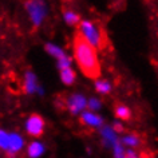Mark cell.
Here are the masks:
<instances>
[{
    "instance_id": "obj_1",
    "label": "cell",
    "mask_w": 158,
    "mask_h": 158,
    "mask_svg": "<svg viewBox=\"0 0 158 158\" xmlns=\"http://www.w3.org/2000/svg\"><path fill=\"white\" fill-rule=\"evenodd\" d=\"M73 50L74 58L82 73L87 78L98 81V78L101 77V64L99 59H98L97 48L79 31L74 35Z\"/></svg>"
},
{
    "instance_id": "obj_7",
    "label": "cell",
    "mask_w": 158,
    "mask_h": 158,
    "mask_svg": "<svg viewBox=\"0 0 158 158\" xmlns=\"http://www.w3.org/2000/svg\"><path fill=\"white\" fill-rule=\"evenodd\" d=\"M102 137L106 142V145H110V146H115L117 143H119V139H118V134L114 131L113 127H103L102 129Z\"/></svg>"
},
{
    "instance_id": "obj_21",
    "label": "cell",
    "mask_w": 158,
    "mask_h": 158,
    "mask_svg": "<svg viewBox=\"0 0 158 158\" xmlns=\"http://www.w3.org/2000/svg\"><path fill=\"white\" fill-rule=\"evenodd\" d=\"M125 158H141V157H139V154H138L134 149H127Z\"/></svg>"
},
{
    "instance_id": "obj_9",
    "label": "cell",
    "mask_w": 158,
    "mask_h": 158,
    "mask_svg": "<svg viewBox=\"0 0 158 158\" xmlns=\"http://www.w3.org/2000/svg\"><path fill=\"white\" fill-rule=\"evenodd\" d=\"M43 152H44V146L39 142H32V143L28 145V149H27V154H28L30 158H38L40 157Z\"/></svg>"
},
{
    "instance_id": "obj_13",
    "label": "cell",
    "mask_w": 158,
    "mask_h": 158,
    "mask_svg": "<svg viewBox=\"0 0 158 158\" xmlns=\"http://www.w3.org/2000/svg\"><path fill=\"white\" fill-rule=\"evenodd\" d=\"M36 89V78L32 73H28L26 75V82H24V91L26 93H34Z\"/></svg>"
},
{
    "instance_id": "obj_3",
    "label": "cell",
    "mask_w": 158,
    "mask_h": 158,
    "mask_svg": "<svg viewBox=\"0 0 158 158\" xmlns=\"http://www.w3.org/2000/svg\"><path fill=\"white\" fill-rule=\"evenodd\" d=\"M26 8L31 16L34 27L36 28V27L42 23L43 18H44V15H46L44 4H43L42 0H28V2L26 3Z\"/></svg>"
},
{
    "instance_id": "obj_15",
    "label": "cell",
    "mask_w": 158,
    "mask_h": 158,
    "mask_svg": "<svg viewBox=\"0 0 158 158\" xmlns=\"http://www.w3.org/2000/svg\"><path fill=\"white\" fill-rule=\"evenodd\" d=\"M64 20L67 24H70V26H77L79 24L82 20H81V18L78 16L77 14H74V12H71V11H64Z\"/></svg>"
},
{
    "instance_id": "obj_2",
    "label": "cell",
    "mask_w": 158,
    "mask_h": 158,
    "mask_svg": "<svg viewBox=\"0 0 158 158\" xmlns=\"http://www.w3.org/2000/svg\"><path fill=\"white\" fill-rule=\"evenodd\" d=\"M79 32L87 39L95 48H105L106 46V36L101 27L95 26L94 23L89 20H82L79 23Z\"/></svg>"
},
{
    "instance_id": "obj_17",
    "label": "cell",
    "mask_w": 158,
    "mask_h": 158,
    "mask_svg": "<svg viewBox=\"0 0 158 158\" xmlns=\"http://www.w3.org/2000/svg\"><path fill=\"white\" fill-rule=\"evenodd\" d=\"M0 149L10 152V134L0 130Z\"/></svg>"
},
{
    "instance_id": "obj_19",
    "label": "cell",
    "mask_w": 158,
    "mask_h": 158,
    "mask_svg": "<svg viewBox=\"0 0 158 158\" xmlns=\"http://www.w3.org/2000/svg\"><path fill=\"white\" fill-rule=\"evenodd\" d=\"M70 62H71V60H70V58L67 56V55H66L64 58L59 59V60H58V66H59V69H60V70H63V69H69L70 64H71Z\"/></svg>"
},
{
    "instance_id": "obj_22",
    "label": "cell",
    "mask_w": 158,
    "mask_h": 158,
    "mask_svg": "<svg viewBox=\"0 0 158 158\" xmlns=\"http://www.w3.org/2000/svg\"><path fill=\"white\" fill-rule=\"evenodd\" d=\"M113 129H114V131H115L117 134H119V133H122V131H123V130H125V127H123V123H121V122H114Z\"/></svg>"
},
{
    "instance_id": "obj_18",
    "label": "cell",
    "mask_w": 158,
    "mask_h": 158,
    "mask_svg": "<svg viewBox=\"0 0 158 158\" xmlns=\"http://www.w3.org/2000/svg\"><path fill=\"white\" fill-rule=\"evenodd\" d=\"M126 152H127V150L125 149V146L122 145V142L117 143V145L113 148V153H114V157H115V158H125Z\"/></svg>"
},
{
    "instance_id": "obj_11",
    "label": "cell",
    "mask_w": 158,
    "mask_h": 158,
    "mask_svg": "<svg viewBox=\"0 0 158 158\" xmlns=\"http://www.w3.org/2000/svg\"><path fill=\"white\" fill-rule=\"evenodd\" d=\"M23 138L18 134H10V153H16L23 148Z\"/></svg>"
},
{
    "instance_id": "obj_16",
    "label": "cell",
    "mask_w": 158,
    "mask_h": 158,
    "mask_svg": "<svg viewBox=\"0 0 158 158\" xmlns=\"http://www.w3.org/2000/svg\"><path fill=\"white\" fill-rule=\"evenodd\" d=\"M46 50L48 51V52L52 55V56H55L59 60V59H62V58H64L66 56V54L63 52V51L60 48H58L56 46H54V44H46Z\"/></svg>"
},
{
    "instance_id": "obj_5",
    "label": "cell",
    "mask_w": 158,
    "mask_h": 158,
    "mask_svg": "<svg viewBox=\"0 0 158 158\" xmlns=\"http://www.w3.org/2000/svg\"><path fill=\"white\" fill-rule=\"evenodd\" d=\"M67 106L73 114H78L86 107V99L82 95H73L67 101Z\"/></svg>"
},
{
    "instance_id": "obj_14",
    "label": "cell",
    "mask_w": 158,
    "mask_h": 158,
    "mask_svg": "<svg viewBox=\"0 0 158 158\" xmlns=\"http://www.w3.org/2000/svg\"><path fill=\"white\" fill-rule=\"evenodd\" d=\"M95 90L99 94H109L111 91V83L106 79H98L95 82Z\"/></svg>"
},
{
    "instance_id": "obj_8",
    "label": "cell",
    "mask_w": 158,
    "mask_h": 158,
    "mask_svg": "<svg viewBox=\"0 0 158 158\" xmlns=\"http://www.w3.org/2000/svg\"><path fill=\"white\" fill-rule=\"evenodd\" d=\"M121 142L125 148L135 149L141 145V138H139V135H137V134H134V133H129V134H126V135L122 137Z\"/></svg>"
},
{
    "instance_id": "obj_10",
    "label": "cell",
    "mask_w": 158,
    "mask_h": 158,
    "mask_svg": "<svg viewBox=\"0 0 158 158\" xmlns=\"http://www.w3.org/2000/svg\"><path fill=\"white\" fill-rule=\"evenodd\" d=\"M114 113H115V117L121 121H129L131 118V110L126 105H118L114 110Z\"/></svg>"
},
{
    "instance_id": "obj_6",
    "label": "cell",
    "mask_w": 158,
    "mask_h": 158,
    "mask_svg": "<svg viewBox=\"0 0 158 158\" xmlns=\"http://www.w3.org/2000/svg\"><path fill=\"white\" fill-rule=\"evenodd\" d=\"M81 121L83 122L85 125H89L91 127H99L103 123V119L94 113H90V111H86V113H82V117H81Z\"/></svg>"
},
{
    "instance_id": "obj_12",
    "label": "cell",
    "mask_w": 158,
    "mask_h": 158,
    "mask_svg": "<svg viewBox=\"0 0 158 158\" xmlns=\"http://www.w3.org/2000/svg\"><path fill=\"white\" fill-rule=\"evenodd\" d=\"M60 79H62L63 83L67 85V86L73 85V82L75 81V73H74V70L71 69V67L60 70Z\"/></svg>"
},
{
    "instance_id": "obj_20",
    "label": "cell",
    "mask_w": 158,
    "mask_h": 158,
    "mask_svg": "<svg viewBox=\"0 0 158 158\" xmlns=\"http://www.w3.org/2000/svg\"><path fill=\"white\" fill-rule=\"evenodd\" d=\"M101 105H102L101 101L99 99H95V98H91V99L89 101V103H87V106L93 110V111H94V110H99L101 109Z\"/></svg>"
},
{
    "instance_id": "obj_4",
    "label": "cell",
    "mask_w": 158,
    "mask_h": 158,
    "mask_svg": "<svg viewBox=\"0 0 158 158\" xmlns=\"http://www.w3.org/2000/svg\"><path fill=\"white\" fill-rule=\"evenodd\" d=\"M27 133L32 137H40L44 131V119L39 114H32L26 123Z\"/></svg>"
}]
</instances>
